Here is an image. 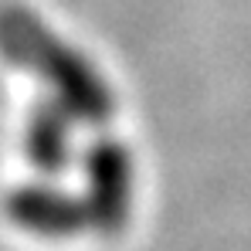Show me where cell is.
Returning <instances> with one entry per match:
<instances>
[{"mask_svg": "<svg viewBox=\"0 0 251 251\" xmlns=\"http://www.w3.org/2000/svg\"><path fill=\"white\" fill-rule=\"evenodd\" d=\"M0 44L10 54L38 65L48 78H54L75 109H105V95L95 82V75L85 68V61H78L65 44L54 41L34 17H27L21 10H3L0 14Z\"/></svg>", "mask_w": 251, "mask_h": 251, "instance_id": "obj_1", "label": "cell"}, {"mask_svg": "<svg viewBox=\"0 0 251 251\" xmlns=\"http://www.w3.org/2000/svg\"><path fill=\"white\" fill-rule=\"evenodd\" d=\"M27 153L38 167H61L68 160V123L58 109H38L31 116Z\"/></svg>", "mask_w": 251, "mask_h": 251, "instance_id": "obj_2", "label": "cell"}]
</instances>
